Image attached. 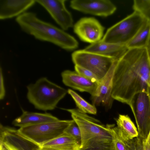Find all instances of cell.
<instances>
[{"label": "cell", "mask_w": 150, "mask_h": 150, "mask_svg": "<svg viewBox=\"0 0 150 150\" xmlns=\"http://www.w3.org/2000/svg\"><path fill=\"white\" fill-rule=\"evenodd\" d=\"M150 74V61L146 48L129 49L117 60L113 79L112 98L129 105L136 94L147 93Z\"/></svg>", "instance_id": "1"}, {"label": "cell", "mask_w": 150, "mask_h": 150, "mask_svg": "<svg viewBox=\"0 0 150 150\" xmlns=\"http://www.w3.org/2000/svg\"><path fill=\"white\" fill-rule=\"evenodd\" d=\"M15 21L21 30L38 40L52 43L67 51L78 46L73 36L61 28L39 18L36 14L26 12L16 18Z\"/></svg>", "instance_id": "2"}, {"label": "cell", "mask_w": 150, "mask_h": 150, "mask_svg": "<svg viewBox=\"0 0 150 150\" xmlns=\"http://www.w3.org/2000/svg\"><path fill=\"white\" fill-rule=\"evenodd\" d=\"M27 98L36 109L44 111L55 109L67 90L51 81L46 77L38 79L27 86Z\"/></svg>", "instance_id": "3"}, {"label": "cell", "mask_w": 150, "mask_h": 150, "mask_svg": "<svg viewBox=\"0 0 150 150\" xmlns=\"http://www.w3.org/2000/svg\"><path fill=\"white\" fill-rule=\"evenodd\" d=\"M70 112L81 134L80 148L88 143L99 140H112L110 125L105 126L97 119L79 109H62Z\"/></svg>", "instance_id": "4"}, {"label": "cell", "mask_w": 150, "mask_h": 150, "mask_svg": "<svg viewBox=\"0 0 150 150\" xmlns=\"http://www.w3.org/2000/svg\"><path fill=\"white\" fill-rule=\"evenodd\" d=\"M146 21L140 13L134 11L109 28L101 40L106 43L126 45Z\"/></svg>", "instance_id": "5"}, {"label": "cell", "mask_w": 150, "mask_h": 150, "mask_svg": "<svg viewBox=\"0 0 150 150\" xmlns=\"http://www.w3.org/2000/svg\"><path fill=\"white\" fill-rule=\"evenodd\" d=\"M74 122L73 120H59L22 127L18 130L22 135L41 146L63 134Z\"/></svg>", "instance_id": "6"}, {"label": "cell", "mask_w": 150, "mask_h": 150, "mask_svg": "<svg viewBox=\"0 0 150 150\" xmlns=\"http://www.w3.org/2000/svg\"><path fill=\"white\" fill-rule=\"evenodd\" d=\"M75 65L86 69L93 73L100 80L106 74L116 59L85 51H76L71 55Z\"/></svg>", "instance_id": "7"}, {"label": "cell", "mask_w": 150, "mask_h": 150, "mask_svg": "<svg viewBox=\"0 0 150 150\" xmlns=\"http://www.w3.org/2000/svg\"><path fill=\"white\" fill-rule=\"evenodd\" d=\"M129 105L135 118L139 136L146 140L150 131V97L146 92H139L133 96Z\"/></svg>", "instance_id": "8"}, {"label": "cell", "mask_w": 150, "mask_h": 150, "mask_svg": "<svg viewBox=\"0 0 150 150\" xmlns=\"http://www.w3.org/2000/svg\"><path fill=\"white\" fill-rule=\"evenodd\" d=\"M48 13L52 18L65 31L72 27L73 21L65 6V0H35Z\"/></svg>", "instance_id": "9"}, {"label": "cell", "mask_w": 150, "mask_h": 150, "mask_svg": "<svg viewBox=\"0 0 150 150\" xmlns=\"http://www.w3.org/2000/svg\"><path fill=\"white\" fill-rule=\"evenodd\" d=\"M104 27L96 18L84 17L74 26V31L82 40L91 44L101 39Z\"/></svg>", "instance_id": "10"}, {"label": "cell", "mask_w": 150, "mask_h": 150, "mask_svg": "<svg viewBox=\"0 0 150 150\" xmlns=\"http://www.w3.org/2000/svg\"><path fill=\"white\" fill-rule=\"evenodd\" d=\"M72 9L87 14L107 17L116 11V6L109 0H73L70 2Z\"/></svg>", "instance_id": "11"}, {"label": "cell", "mask_w": 150, "mask_h": 150, "mask_svg": "<svg viewBox=\"0 0 150 150\" xmlns=\"http://www.w3.org/2000/svg\"><path fill=\"white\" fill-rule=\"evenodd\" d=\"M0 142L16 150H41L42 147L21 134L18 129L0 125Z\"/></svg>", "instance_id": "12"}, {"label": "cell", "mask_w": 150, "mask_h": 150, "mask_svg": "<svg viewBox=\"0 0 150 150\" xmlns=\"http://www.w3.org/2000/svg\"><path fill=\"white\" fill-rule=\"evenodd\" d=\"M117 60L115 62L98 84L95 93L91 96L93 105L102 104L107 107L111 106L113 99L111 97L113 79Z\"/></svg>", "instance_id": "13"}, {"label": "cell", "mask_w": 150, "mask_h": 150, "mask_svg": "<svg viewBox=\"0 0 150 150\" xmlns=\"http://www.w3.org/2000/svg\"><path fill=\"white\" fill-rule=\"evenodd\" d=\"M36 3L35 0H0V19L17 17Z\"/></svg>", "instance_id": "14"}, {"label": "cell", "mask_w": 150, "mask_h": 150, "mask_svg": "<svg viewBox=\"0 0 150 150\" xmlns=\"http://www.w3.org/2000/svg\"><path fill=\"white\" fill-rule=\"evenodd\" d=\"M61 75L62 81L65 85L81 92H88L91 96L95 93L98 85L75 71L65 70L62 72Z\"/></svg>", "instance_id": "15"}, {"label": "cell", "mask_w": 150, "mask_h": 150, "mask_svg": "<svg viewBox=\"0 0 150 150\" xmlns=\"http://www.w3.org/2000/svg\"><path fill=\"white\" fill-rule=\"evenodd\" d=\"M128 49L126 45L106 43L102 42L101 40L91 44L83 50L118 60Z\"/></svg>", "instance_id": "16"}, {"label": "cell", "mask_w": 150, "mask_h": 150, "mask_svg": "<svg viewBox=\"0 0 150 150\" xmlns=\"http://www.w3.org/2000/svg\"><path fill=\"white\" fill-rule=\"evenodd\" d=\"M59 120L57 117L49 113L32 112L23 110L22 114L15 119L12 124L20 128Z\"/></svg>", "instance_id": "17"}, {"label": "cell", "mask_w": 150, "mask_h": 150, "mask_svg": "<svg viewBox=\"0 0 150 150\" xmlns=\"http://www.w3.org/2000/svg\"><path fill=\"white\" fill-rule=\"evenodd\" d=\"M116 121L119 132L124 139L132 140L139 136L137 128L127 115L120 114Z\"/></svg>", "instance_id": "18"}, {"label": "cell", "mask_w": 150, "mask_h": 150, "mask_svg": "<svg viewBox=\"0 0 150 150\" xmlns=\"http://www.w3.org/2000/svg\"><path fill=\"white\" fill-rule=\"evenodd\" d=\"M110 127L115 150H141L142 143L139 139L127 140L120 135L117 126L110 125Z\"/></svg>", "instance_id": "19"}, {"label": "cell", "mask_w": 150, "mask_h": 150, "mask_svg": "<svg viewBox=\"0 0 150 150\" xmlns=\"http://www.w3.org/2000/svg\"><path fill=\"white\" fill-rule=\"evenodd\" d=\"M80 144L71 135L64 132L56 138L43 144L41 147L74 149L80 147Z\"/></svg>", "instance_id": "20"}, {"label": "cell", "mask_w": 150, "mask_h": 150, "mask_svg": "<svg viewBox=\"0 0 150 150\" xmlns=\"http://www.w3.org/2000/svg\"><path fill=\"white\" fill-rule=\"evenodd\" d=\"M150 39V23L146 20L126 45L128 49L146 48Z\"/></svg>", "instance_id": "21"}, {"label": "cell", "mask_w": 150, "mask_h": 150, "mask_svg": "<svg viewBox=\"0 0 150 150\" xmlns=\"http://www.w3.org/2000/svg\"><path fill=\"white\" fill-rule=\"evenodd\" d=\"M67 92L74 100L78 109L86 113L96 114L97 111L95 105L89 103L75 91L71 89H68Z\"/></svg>", "instance_id": "22"}, {"label": "cell", "mask_w": 150, "mask_h": 150, "mask_svg": "<svg viewBox=\"0 0 150 150\" xmlns=\"http://www.w3.org/2000/svg\"><path fill=\"white\" fill-rule=\"evenodd\" d=\"M78 150H115L112 140H99L88 143Z\"/></svg>", "instance_id": "23"}, {"label": "cell", "mask_w": 150, "mask_h": 150, "mask_svg": "<svg viewBox=\"0 0 150 150\" xmlns=\"http://www.w3.org/2000/svg\"><path fill=\"white\" fill-rule=\"evenodd\" d=\"M133 8L150 23V0H134Z\"/></svg>", "instance_id": "24"}, {"label": "cell", "mask_w": 150, "mask_h": 150, "mask_svg": "<svg viewBox=\"0 0 150 150\" xmlns=\"http://www.w3.org/2000/svg\"><path fill=\"white\" fill-rule=\"evenodd\" d=\"M75 71L92 82L98 84L100 80L90 70L77 65H75Z\"/></svg>", "instance_id": "25"}, {"label": "cell", "mask_w": 150, "mask_h": 150, "mask_svg": "<svg viewBox=\"0 0 150 150\" xmlns=\"http://www.w3.org/2000/svg\"><path fill=\"white\" fill-rule=\"evenodd\" d=\"M64 132L74 138L81 145V136L80 131L78 127L74 121L67 128Z\"/></svg>", "instance_id": "26"}, {"label": "cell", "mask_w": 150, "mask_h": 150, "mask_svg": "<svg viewBox=\"0 0 150 150\" xmlns=\"http://www.w3.org/2000/svg\"><path fill=\"white\" fill-rule=\"evenodd\" d=\"M6 91L5 88L4 79L2 70L1 67L0 69V99L3 100L5 96Z\"/></svg>", "instance_id": "27"}, {"label": "cell", "mask_w": 150, "mask_h": 150, "mask_svg": "<svg viewBox=\"0 0 150 150\" xmlns=\"http://www.w3.org/2000/svg\"><path fill=\"white\" fill-rule=\"evenodd\" d=\"M141 150H150V145L145 139H142Z\"/></svg>", "instance_id": "28"}, {"label": "cell", "mask_w": 150, "mask_h": 150, "mask_svg": "<svg viewBox=\"0 0 150 150\" xmlns=\"http://www.w3.org/2000/svg\"><path fill=\"white\" fill-rule=\"evenodd\" d=\"M0 150H16L7 145L0 142Z\"/></svg>", "instance_id": "29"}, {"label": "cell", "mask_w": 150, "mask_h": 150, "mask_svg": "<svg viewBox=\"0 0 150 150\" xmlns=\"http://www.w3.org/2000/svg\"><path fill=\"white\" fill-rule=\"evenodd\" d=\"M148 57L150 61V39L149 43L146 48Z\"/></svg>", "instance_id": "30"}, {"label": "cell", "mask_w": 150, "mask_h": 150, "mask_svg": "<svg viewBox=\"0 0 150 150\" xmlns=\"http://www.w3.org/2000/svg\"><path fill=\"white\" fill-rule=\"evenodd\" d=\"M147 93L150 97V74L148 83Z\"/></svg>", "instance_id": "31"}, {"label": "cell", "mask_w": 150, "mask_h": 150, "mask_svg": "<svg viewBox=\"0 0 150 150\" xmlns=\"http://www.w3.org/2000/svg\"><path fill=\"white\" fill-rule=\"evenodd\" d=\"M145 140L150 145V131L146 139Z\"/></svg>", "instance_id": "32"}, {"label": "cell", "mask_w": 150, "mask_h": 150, "mask_svg": "<svg viewBox=\"0 0 150 150\" xmlns=\"http://www.w3.org/2000/svg\"><path fill=\"white\" fill-rule=\"evenodd\" d=\"M41 150H54L47 147H42Z\"/></svg>", "instance_id": "33"}]
</instances>
